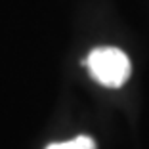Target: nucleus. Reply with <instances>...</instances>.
<instances>
[{"mask_svg": "<svg viewBox=\"0 0 149 149\" xmlns=\"http://www.w3.org/2000/svg\"><path fill=\"white\" fill-rule=\"evenodd\" d=\"M88 71L100 84L107 88H120L132 73L128 56L115 46L96 48L86 57Z\"/></svg>", "mask_w": 149, "mask_h": 149, "instance_id": "nucleus-1", "label": "nucleus"}, {"mask_svg": "<svg viewBox=\"0 0 149 149\" xmlns=\"http://www.w3.org/2000/svg\"><path fill=\"white\" fill-rule=\"evenodd\" d=\"M74 141H77L79 149H96V141L90 136H79V138H74Z\"/></svg>", "mask_w": 149, "mask_h": 149, "instance_id": "nucleus-2", "label": "nucleus"}, {"mask_svg": "<svg viewBox=\"0 0 149 149\" xmlns=\"http://www.w3.org/2000/svg\"><path fill=\"white\" fill-rule=\"evenodd\" d=\"M46 149H79V145L74 140H69V141H61V143H52Z\"/></svg>", "mask_w": 149, "mask_h": 149, "instance_id": "nucleus-3", "label": "nucleus"}]
</instances>
